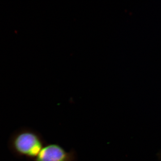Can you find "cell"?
<instances>
[{"label": "cell", "mask_w": 161, "mask_h": 161, "mask_svg": "<svg viewBox=\"0 0 161 161\" xmlns=\"http://www.w3.org/2000/svg\"><path fill=\"white\" fill-rule=\"evenodd\" d=\"M47 144L39 132L24 128L12 135L9 147L12 153L18 157H25L34 161Z\"/></svg>", "instance_id": "cell-1"}, {"label": "cell", "mask_w": 161, "mask_h": 161, "mask_svg": "<svg viewBox=\"0 0 161 161\" xmlns=\"http://www.w3.org/2000/svg\"><path fill=\"white\" fill-rule=\"evenodd\" d=\"M34 161H77L75 150L67 151L57 143L47 144Z\"/></svg>", "instance_id": "cell-2"}]
</instances>
